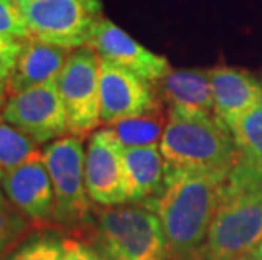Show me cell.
Instances as JSON below:
<instances>
[{"label":"cell","mask_w":262,"mask_h":260,"mask_svg":"<svg viewBox=\"0 0 262 260\" xmlns=\"http://www.w3.org/2000/svg\"><path fill=\"white\" fill-rule=\"evenodd\" d=\"M224 179L166 164L164 190L149 209L163 225L171 260H203Z\"/></svg>","instance_id":"1"},{"label":"cell","mask_w":262,"mask_h":260,"mask_svg":"<svg viewBox=\"0 0 262 260\" xmlns=\"http://www.w3.org/2000/svg\"><path fill=\"white\" fill-rule=\"evenodd\" d=\"M29 37V31L15 0H0V41L22 42Z\"/></svg>","instance_id":"21"},{"label":"cell","mask_w":262,"mask_h":260,"mask_svg":"<svg viewBox=\"0 0 262 260\" xmlns=\"http://www.w3.org/2000/svg\"><path fill=\"white\" fill-rule=\"evenodd\" d=\"M161 154L169 168L227 179L237 162L232 132L215 115H189L168 110Z\"/></svg>","instance_id":"2"},{"label":"cell","mask_w":262,"mask_h":260,"mask_svg":"<svg viewBox=\"0 0 262 260\" xmlns=\"http://www.w3.org/2000/svg\"><path fill=\"white\" fill-rule=\"evenodd\" d=\"M7 95H9V81L5 80H0V108L5 107V103H7Z\"/></svg>","instance_id":"25"},{"label":"cell","mask_w":262,"mask_h":260,"mask_svg":"<svg viewBox=\"0 0 262 260\" xmlns=\"http://www.w3.org/2000/svg\"><path fill=\"white\" fill-rule=\"evenodd\" d=\"M24 42V41H22ZM22 42H5L0 41V80L9 81L17 63Z\"/></svg>","instance_id":"24"},{"label":"cell","mask_w":262,"mask_h":260,"mask_svg":"<svg viewBox=\"0 0 262 260\" xmlns=\"http://www.w3.org/2000/svg\"><path fill=\"white\" fill-rule=\"evenodd\" d=\"M63 245L64 240L56 233H41L20 243L5 260H61Z\"/></svg>","instance_id":"20"},{"label":"cell","mask_w":262,"mask_h":260,"mask_svg":"<svg viewBox=\"0 0 262 260\" xmlns=\"http://www.w3.org/2000/svg\"><path fill=\"white\" fill-rule=\"evenodd\" d=\"M36 154H39L37 142L0 115V171L7 173Z\"/></svg>","instance_id":"19"},{"label":"cell","mask_w":262,"mask_h":260,"mask_svg":"<svg viewBox=\"0 0 262 260\" xmlns=\"http://www.w3.org/2000/svg\"><path fill=\"white\" fill-rule=\"evenodd\" d=\"M71 51L29 37L22 42L17 63L9 80V95L54 81L64 68Z\"/></svg>","instance_id":"14"},{"label":"cell","mask_w":262,"mask_h":260,"mask_svg":"<svg viewBox=\"0 0 262 260\" xmlns=\"http://www.w3.org/2000/svg\"><path fill=\"white\" fill-rule=\"evenodd\" d=\"M159 86L169 110L189 115H213L210 69H169Z\"/></svg>","instance_id":"17"},{"label":"cell","mask_w":262,"mask_h":260,"mask_svg":"<svg viewBox=\"0 0 262 260\" xmlns=\"http://www.w3.org/2000/svg\"><path fill=\"white\" fill-rule=\"evenodd\" d=\"M100 56L90 46L78 48L66 59L56 85L68 117L70 135L85 137L102 124Z\"/></svg>","instance_id":"7"},{"label":"cell","mask_w":262,"mask_h":260,"mask_svg":"<svg viewBox=\"0 0 262 260\" xmlns=\"http://www.w3.org/2000/svg\"><path fill=\"white\" fill-rule=\"evenodd\" d=\"M0 115L37 144H51L70 134L56 80L10 95Z\"/></svg>","instance_id":"8"},{"label":"cell","mask_w":262,"mask_h":260,"mask_svg":"<svg viewBox=\"0 0 262 260\" xmlns=\"http://www.w3.org/2000/svg\"><path fill=\"white\" fill-rule=\"evenodd\" d=\"M2 187L5 198L24 217L34 221L53 220L54 191L42 152L4 173Z\"/></svg>","instance_id":"12"},{"label":"cell","mask_w":262,"mask_h":260,"mask_svg":"<svg viewBox=\"0 0 262 260\" xmlns=\"http://www.w3.org/2000/svg\"><path fill=\"white\" fill-rule=\"evenodd\" d=\"M210 83L213 115L228 130L245 112L262 100V83L245 69L215 66L210 69Z\"/></svg>","instance_id":"13"},{"label":"cell","mask_w":262,"mask_h":260,"mask_svg":"<svg viewBox=\"0 0 262 260\" xmlns=\"http://www.w3.org/2000/svg\"><path fill=\"white\" fill-rule=\"evenodd\" d=\"M262 243V187L227 181L211 221L203 260H237Z\"/></svg>","instance_id":"4"},{"label":"cell","mask_w":262,"mask_h":260,"mask_svg":"<svg viewBox=\"0 0 262 260\" xmlns=\"http://www.w3.org/2000/svg\"><path fill=\"white\" fill-rule=\"evenodd\" d=\"M86 190L93 203L103 208L129 203L124 149L108 127L90 135L85 156Z\"/></svg>","instance_id":"9"},{"label":"cell","mask_w":262,"mask_h":260,"mask_svg":"<svg viewBox=\"0 0 262 260\" xmlns=\"http://www.w3.org/2000/svg\"><path fill=\"white\" fill-rule=\"evenodd\" d=\"M129 203L149 206L164 190L166 160L159 146L124 149Z\"/></svg>","instance_id":"15"},{"label":"cell","mask_w":262,"mask_h":260,"mask_svg":"<svg viewBox=\"0 0 262 260\" xmlns=\"http://www.w3.org/2000/svg\"><path fill=\"white\" fill-rule=\"evenodd\" d=\"M161 103L152 83L120 66L100 61V117L102 124L141 117L159 110Z\"/></svg>","instance_id":"10"},{"label":"cell","mask_w":262,"mask_h":260,"mask_svg":"<svg viewBox=\"0 0 262 260\" xmlns=\"http://www.w3.org/2000/svg\"><path fill=\"white\" fill-rule=\"evenodd\" d=\"M88 46L100 59L120 66L149 83H159L171 69L168 59L149 51L108 19L98 22Z\"/></svg>","instance_id":"11"},{"label":"cell","mask_w":262,"mask_h":260,"mask_svg":"<svg viewBox=\"0 0 262 260\" xmlns=\"http://www.w3.org/2000/svg\"><path fill=\"white\" fill-rule=\"evenodd\" d=\"M85 146L83 137L66 135L48 144L42 151L54 191L53 221L63 226L85 223L92 200L85 179Z\"/></svg>","instance_id":"6"},{"label":"cell","mask_w":262,"mask_h":260,"mask_svg":"<svg viewBox=\"0 0 262 260\" xmlns=\"http://www.w3.org/2000/svg\"><path fill=\"white\" fill-rule=\"evenodd\" d=\"M237 260H255L252 255H244V257H241V258H237Z\"/></svg>","instance_id":"28"},{"label":"cell","mask_w":262,"mask_h":260,"mask_svg":"<svg viewBox=\"0 0 262 260\" xmlns=\"http://www.w3.org/2000/svg\"><path fill=\"white\" fill-rule=\"evenodd\" d=\"M166 124H168V115H164L163 110L159 108L150 113L141 115V117L115 122V124L108 125V129L112 130L122 149H134L159 146Z\"/></svg>","instance_id":"18"},{"label":"cell","mask_w":262,"mask_h":260,"mask_svg":"<svg viewBox=\"0 0 262 260\" xmlns=\"http://www.w3.org/2000/svg\"><path fill=\"white\" fill-rule=\"evenodd\" d=\"M61 260H107L90 243L80 240H64Z\"/></svg>","instance_id":"23"},{"label":"cell","mask_w":262,"mask_h":260,"mask_svg":"<svg viewBox=\"0 0 262 260\" xmlns=\"http://www.w3.org/2000/svg\"><path fill=\"white\" fill-rule=\"evenodd\" d=\"M29 36L68 51L88 46L102 20V0H15Z\"/></svg>","instance_id":"5"},{"label":"cell","mask_w":262,"mask_h":260,"mask_svg":"<svg viewBox=\"0 0 262 260\" xmlns=\"http://www.w3.org/2000/svg\"><path fill=\"white\" fill-rule=\"evenodd\" d=\"M237 162L227 179L262 187V100L230 127Z\"/></svg>","instance_id":"16"},{"label":"cell","mask_w":262,"mask_h":260,"mask_svg":"<svg viewBox=\"0 0 262 260\" xmlns=\"http://www.w3.org/2000/svg\"><path fill=\"white\" fill-rule=\"evenodd\" d=\"M93 240L107 260H169L161 220L142 204L100 209Z\"/></svg>","instance_id":"3"},{"label":"cell","mask_w":262,"mask_h":260,"mask_svg":"<svg viewBox=\"0 0 262 260\" xmlns=\"http://www.w3.org/2000/svg\"><path fill=\"white\" fill-rule=\"evenodd\" d=\"M250 255H252L255 260H262V243H260V245H259L257 248H255V250H254L252 253H250Z\"/></svg>","instance_id":"27"},{"label":"cell","mask_w":262,"mask_h":260,"mask_svg":"<svg viewBox=\"0 0 262 260\" xmlns=\"http://www.w3.org/2000/svg\"><path fill=\"white\" fill-rule=\"evenodd\" d=\"M27 228L26 220L10 206H0V253L12 247Z\"/></svg>","instance_id":"22"},{"label":"cell","mask_w":262,"mask_h":260,"mask_svg":"<svg viewBox=\"0 0 262 260\" xmlns=\"http://www.w3.org/2000/svg\"><path fill=\"white\" fill-rule=\"evenodd\" d=\"M2 178H4V173L0 171V206H5V204H7V198H5V193L2 187Z\"/></svg>","instance_id":"26"}]
</instances>
